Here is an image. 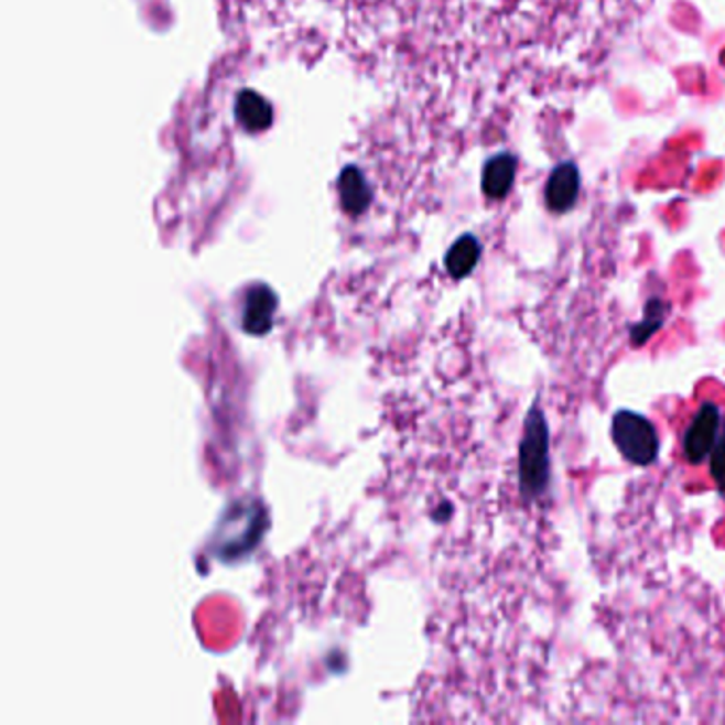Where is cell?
I'll return each instance as SVG.
<instances>
[{
	"label": "cell",
	"mask_w": 725,
	"mask_h": 725,
	"mask_svg": "<svg viewBox=\"0 0 725 725\" xmlns=\"http://www.w3.org/2000/svg\"><path fill=\"white\" fill-rule=\"evenodd\" d=\"M722 430V411L715 402H704L683 434V455L692 466L711 457Z\"/></svg>",
	"instance_id": "obj_3"
},
{
	"label": "cell",
	"mask_w": 725,
	"mask_h": 725,
	"mask_svg": "<svg viewBox=\"0 0 725 725\" xmlns=\"http://www.w3.org/2000/svg\"><path fill=\"white\" fill-rule=\"evenodd\" d=\"M517 158L513 153L502 152L491 155L484 166L481 190L489 201H505L513 190L517 177Z\"/></svg>",
	"instance_id": "obj_5"
},
{
	"label": "cell",
	"mask_w": 725,
	"mask_h": 725,
	"mask_svg": "<svg viewBox=\"0 0 725 725\" xmlns=\"http://www.w3.org/2000/svg\"><path fill=\"white\" fill-rule=\"evenodd\" d=\"M581 194V171L574 162H560L544 183V207L553 215L573 212Z\"/></svg>",
	"instance_id": "obj_4"
},
{
	"label": "cell",
	"mask_w": 725,
	"mask_h": 725,
	"mask_svg": "<svg viewBox=\"0 0 725 725\" xmlns=\"http://www.w3.org/2000/svg\"><path fill=\"white\" fill-rule=\"evenodd\" d=\"M610 436L617 452L635 466H651L660 455L658 428L645 415L621 409L613 415Z\"/></svg>",
	"instance_id": "obj_2"
},
{
	"label": "cell",
	"mask_w": 725,
	"mask_h": 725,
	"mask_svg": "<svg viewBox=\"0 0 725 725\" xmlns=\"http://www.w3.org/2000/svg\"><path fill=\"white\" fill-rule=\"evenodd\" d=\"M668 309L670 306L662 303L660 299H651L649 303L645 304V317L630 328V345L632 347L647 345V340L664 326Z\"/></svg>",
	"instance_id": "obj_9"
},
{
	"label": "cell",
	"mask_w": 725,
	"mask_h": 725,
	"mask_svg": "<svg viewBox=\"0 0 725 725\" xmlns=\"http://www.w3.org/2000/svg\"><path fill=\"white\" fill-rule=\"evenodd\" d=\"M708 468H711L713 481L717 485V491L725 498V420L722 422L717 443L708 457Z\"/></svg>",
	"instance_id": "obj_10"
},
{
	"label": "cell",
	"mask_w": 725,
	"mask_h": 725,
	"mask_svg": "<svg viewBox=\"0 0 725 725\" xmlns=\"http://www.w3.org/2000/svg\"><path fill=\"white\" fill-rule=\"evenodd\" d=\"M479 260H481V242L475 235H464L447 251L445 267L454 279H464L475 271Z\"/></svg>",
	"instance_id": "obj_7"
},
{
	"label": "cell",
	"mask_w": 725,
	"mask_h": 725,
	"mask_svg": "<svg viewBox=\"0 0 725 725\" xmlns=\"http://www.w3.org/2000/svg\"><path fill=\"white\" fill-rule=\"evenodd\" d=\"M237 120L247 132H262L271 126V105L260 94L242 90L237 98Z\"/></svg>",
	"instance_id": "obj_6"
},
{
	"label": "cell",
	"mask_w": 725,
	"mask_h": 725,
	"mask_svg": "<svg viewBox=\"0 0 725 725\" xmlns=\"http://www.w3.org/2000/svg\"><path fill=\"white\" fill-rule=\"evenodd\" d=\"M338 190H340V203H343L345 212L356 215L368 207L370 192H368V185L364 182L362 173L358 169L347 166L340 173Z\"/></svg>",
	"instance_id": "obj_8"
},
{
	"label": "cell",
	"mask_w": 725,
	"mask_h": 725,
	"mask_svg": "<svg viewBox=\"0 0 725 725\" xmlns=\"http://www.w3.org/2000/svg\"><path fill=\"white\" fill-rule=\"evenodd\" d=\"M551 436L549 423L539 400L530 407L523 420V434L519 441V457H517V479L519 494L523 502H534L549 489L551 481Z\"/></svg>",
	"instance_id": "obj_1"
}]
</instances>
